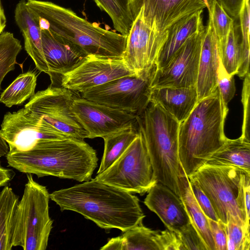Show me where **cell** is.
<instances>
[{
    "instance_id": "74e56055",
    "label": "cell",
    "mask_w": 250,
    "mask_h": 250,
    "mask_svg": "<svg viewBox=\"0 0 250 250\" xmlns=\"http://www.w3.org/2000/svg\"><path fill=\"white\" fill-rule=\"evenodd\" d=\"M192 193L200 208L208 218L218 221L216 212L208 197L200 188L197 182L193 178H189Z\"/></svg>"
},
{
    "instance_id": "e0dca14e",
    "label": "cell",
    "mask_w": 250,
    "mask_h": 250,
    "mask_svg": "<svg viewBox=\"0 0 250 250\" xmlns=\"http://www.w3.org/2000/svg\"><path fill=\"white\" fill-rule=\"evenodd\" d=\"M147 193L145 205L168 230L178 233L191 223L183 201L167 187L157 183Z\"/></svg>"
},
{
    "instance_id": "d590c367",
    "label": "cell",
    "mask_w": 250,
    "mask_h": 250,
    "mask_svg": "<svg viewBox=\"0 0 250 250\" xmlns=\"http://www.w3.org/2000/svg\"><path fill=\"white\" fill-rule=\"evenodd\" d=\"M181 244V250H207L205 244L191 223L176 233Z\"/></svg>"
},
{
    "instance_id": "f546056e",
    "label": "cell",
    "mask_w": 250,
    "mask_h": 250,
    "mask_svg": "<svg viewBox=\"0 0 250 250\" xmlns=\"http://www.w3.org/2000/svg\"><path fill=\"white\" fill-rule=\"evenodd\" d=\"M158 231L143 223L128 229L119 236L122 250H159L156 240Z\"/></svg>"
},
{
    "instance_id": "5b68a950",
    "label": "cell",
    "mask_w": 250,
    "mask_h": 250,
    "mask_svg": "<svg viewBox=\"0 0 250 250\" xmlns=\"http://www.w3.org/2000/svg\"><path fill=\"white\" fill-rule=\"evenodd\" d=\"M26 4L41 28L76 44L87 55L122 58L127 36L104 29L50 1L27 0Z\"/></svg>"
},
{
    "instance_id": "4fadbf2b",
    "label": "cell",
    "mask_w": 250,
    "mask_h": 250,
    "mask_svg": "<svg viewBox=\"0 0 250 250\" xmlns=\"http://www.w3.org/2000/svg\"><path fill=\"white\" fill-rule=\"evenodd\" d=\"M136 75L122 58L87 55L71 70L61 75V86L72 92L83 93L114 80Z\"/></svg>"
},
{
    "instance_id": "2e32d148",
    "label": "cell",
    "mask_w": 250,
    "mask_h": 250,
    "mask_svg": "<svg viewBox=\"0 0 250 250\" xmlns=\"http://www.w3.org/2000/svg\"><path fill=\"white\" fill-rule=\"evenodd\" d=\"M213 0H130L133 19L142 13L145 22L160 31L167 30L181 18L210 6Z\"/></svg>"
},
{
    "instance_id": "60d3db41",
    "label": "cell",
    "mask_w": 250,
    "mask_h": 250,
    "mask_svg": "<svg viewBox=\"0 0 250 250\" xmlns=\"http://www.w3.org/2000/svg\"><path fill=\"white\" fill-rule=\"evenodd\" d=\"M244 204L246 215V224L250 227V174L246 173L244 176Z\"/></svg>"
},
{
    "instance_id": "603a6c76",
    "label": "cell",
    "mask_w": 250,
    "mask_h": 250,
    "mask_svg": "<svg viewBox=\"0 0 250 250\" xmlns=\"http://www.w3.org/2000/svg\"><path fill=\"white\" fill-rule=\"evenodd\" d=\"M206 163L231 166L250 173V142L240 137L235 139L227 138L223 146L210 156Z\"/></svg>"
},
{
    "instance_id": "4dcf8cb0",
    "label": "cell",
    "mask_w": 250,
    "mask_h": 250,
    "mask_svg": "<svg viewBox=\"0 0 250 250\" xmlns=\"http://www.w3.org/2000/svg\"><path fill=\"white\" fill-rule=\"evenodd\" d=\"M225 229L227 250H250V227L240 217L228 212Z\"/></svg>"
},
{
    "instance_id": "f1b7e54d",
    "label": "cell",
    "mask_w": 250,
    "mask_h": 250,
    "mask_svg": "<svg viewBox=\"0 0 250 250\" xmlns=\"http://www.w3.org/2000/svg\"><path fill=\"white\" fill-rule=\"evenodd\" d=\"M97 5L111 18L115 29L127 36L133 24L130 0H94Z\"/></svg>"
},
{
    "instance_id": "cb8c5ba5",
    "label": "cell",
    "mask_w": 250,
    "mask_h": 250,
    "mask_svg": "<svg viewBox=\"0 0 250 250\" xmlns=\"http://www.w3.org/2000/svg\"><path fill=\"white\" fill-rule=\"evenodd\" d=\"M220 60L227 71L233 76L237 74L242 56L239 25L234 20L225 40L217 41Z\"/></svg>"
},
{
    "instance_id": "52a82bcc",
    "label": "cell",
    "mask_w": 250,
    "mask_h": 250,
    "mask_svg": "<svg viewBox=\"0 0 250 250\" xmlns=\"http://www.w3.org/2000/svg\"><path fill=\"white\" fill-rule=\"evenodd\" d=\"M95 179L131 193L145 194L158 182L141 132L121 156Z\"/></svg>"
},
{
    "instance_id": "ab89813d",
    "label": "cell",
    "mask_w": 250,
    "mask_h": 250,
    "mask_svg": "<svg viewBox=\"0 0 250 250\" xmlns=\"http://www.w3.org/2000/svg\"><path fill=\"white\" fill-rule=\"evenodd\" d=\"M215 250H227V234L225 224L219 220L215 221L208 218Z\"/></svg>"
},
{
    "instance_id": "e575fe53",
    "label": "cell",
    "mask_w": 250,
    "mask_h": 250,
    "mask_svg": "<svg viewBox=\"0 0 250 250\" xmlns=\"http://www.w3.org/2000/svg\"><path fill=\"white\" fill-rule=\"evenodd\" d=\"M217 88L225 109L229 111L228 103L233 98L236 91L234 76L229 74L220 60L217 72Z\"/></svg>"
},
{
    "instance_id": "f6af8a7d",
    "label": "cell",
    "mask_w": 250,
    "mask_h": 250,
    "mask_svg": "<svg viewBox=\"0 0 250 250\" xmlns=\"http://www.w3.org/2000/svg\"><path fill=\"white\" fill-rule=\"evenodd\" d=\"M6 25V18L0 0V35L3 32Z\"/></svg>"
},
{
    "instance_id": "30bf717a",
    "label": "cell",
    "mask_w": 250,
    "mask_h": 250,
    "mask_svg": "<svg viewBox=\"0 0 250 250\" xmlns=\"http://www.w3.org/2000/svg\"><path fill=\"white\" fill-rule=\"evenodd\" d=\"M74 98L71 91L50 85L35 93L24 107L59 133L67 137L83 140L88 138V135L73 114Z\"/></svg>"
},
{
    "instance_id": "836d02e7",
    "label": "cell",
    "mask_w": 250,
    "mask_h": 250,
    "mask_svg": "<svg viewBox=\"0 0 250 250\" xmlns=\"http://www.w3.org/2000/svg\"><path fill=\"white\" fill-rule=\"evenodd\" d=\"M208 10L212 19L217 41L225 40L235 19L226 12L217 0H212Z\"/></svg>"
},
{
    "instance_id": "6da1fadb",
    "label": "cell",
    "mask_w": 250,
    "mask_h": 250,
    "mask_svg": "<svg viewBox=\"0 0 250 250\" xmlns=\"http://www.w3.org/2000/svg\"><path fill=\"white\" fill-rule=\"evenodd\" d=\"M49 195L61 211L78 212L106 230L124 232L145 217L137 196L95 178Z\"/></svg>"
},
{
    "instance_id": "ac0fdd59",
    "label": "cell",
    "mask_w": 250,
    "mask_h": 250,
    "mask_svg": "<svg viewBox=\"0 0 250 250\" xmlns=\"http://www.w3.org/2000/svg\"><path fill=\"white\" fill-rule=\"evenodd\" d=\"M41 33L43 51L51 80L55 75H62L72 69L87 56L79 46L48 29L41 28Z\"/></svg>"
},
{
    "instance_id": "3957f363",
    "label": "cell",
    "mask_w": 250,
    "mask_h": 250,
    "mask_svg": "<svg viewBox=\"0 0 250 250\" xmlns=\"http://www.w3.org/2000/svg\"><path fill=\"white\" fill-rule=\"evenodd\" d=\"M228 111L217 88L212 94L198 101L188 116L180 123L179 157L188 178L226 142L224 123Z\"/></svg>"
},
{
    "instance_id": "7a4b0ae2",
    "label": "cell",
    "mask_w": 250,
    "mask_h": 250,
    "mask_svg": "<svg viewBox=\"0 0 250 250\" xmlns=\"http://www.w3.org/2000/svg\"><path fill=\"white\" fill-rule=\"evenodd\" d=\"M6 157L9 166L22 173L81 182L91 179L98 161L96 150L83 140L69 137L45 140Z\"/></svg>"
},
{
    "instance_id": "8fae6325",
    "label": "cell",
    "mask_w": 250,
    "mask_h": 250,
    "mask_svg": "<svg viewBox=\"0 0 250 250\" xmlns=\"http://www.w3.org/2000/svg\"><path fill=\"white\" fill-rule=\"evenodd\" d=\"M167 36V30L160 31L146 24L140 11L127 35L122 59L128 68L139 76L156 65Z\"/></svg>"
},
{
    "instance_id": "484cf974",
    "label": "cell",
    "mask_w": 250,
    "mask_h": 250,
    "mask_svg": "<svg viewBox=\"0 0 250 250\" xmlns=\"http://www.w3.org/2000/svg\"><path fill=\"white\" fill-rule=\"evenodd\" d=\"M37 75L29 71L19 75L1 93L0 102L8 107L21 105L35 94Z\"/></svg>"
},
{
    "instance_id": "7402d4cb",
    "label": "cell",
    "mask_w": 250,
    "mask_h": 250,
    "mask_svg": "<svg viewBox=\"0 0 250 250\" xmlns=\"http://www.w3.org/2000/svg\"><path fill=\"white\" fill-rule=\"evenodd\" d=\"M203 11L199 10L181 18L167 29V38L156 63L157 69L165 66L188 38L204 30Z\"/></svg>"
},
{
    "instance_id": "44dd1931",
    "label": "cell",
    "mask_w": 250,
    "mask_h": 250,
    "mask_svg": "<svg viewBox=\"0 0 250 250\" xmlns=\"http://www.w3.org/2000/svg\"><path fill=\"white\" fill-rule=\"evenodd\" d=\"M150 102L159 105L180 123L188 116L198 102L196 87L153 88Z\"/></svg>"
},
{
    "instance_id": "8992f818",
    "label": "cell",
    "mask_w": 250,
    "mask_h": 250,
    "mask_svg": "<svg viewBox=\"0 0 250 250\" xmlns=\"http://www.w3.org/2000/svg\"><path fill=\"white\" fill-rule=\"evenodd\" d=\"M27 178L14 214L12 245L24 250H45L53 228L49 213L50 194L31 174H27Z\"/></svg>"
},
{
    "instance_id": "9c48e42d",
    "label": "cell",
    "mask_w": 250,
    "mask_h": 250,
    "mask_svg": "<svg viewBox=\"0 0 250 250\" xmlns=\"http://www.w3.org/2000/svg\"><path fill=\"white\" fill-rule=\"evenodd\" d=\"M245 172L231 166L206 163L190 177L197 182L218 218L224 224H226L228 212L240 217L245 223V218L237 202L240 183Z\"/></svg>"
},
{
    "instance_id": "83f0119b",
    "label": "cell",
    "mask_w": 250,
    "mask_h": 250,
    "mask_svg": "<svg viewBox=\"0 0 250 250\" xmlns=\"http://www.w3.org/2000/svg\"><path fill=\"white\" fill-rule=\"evenodd\" d=\"M180 198L185 205L191 223L205 244L207 250H215L208 218L196 202L191 189L189 181L185 188L182 197Z\"/></svg>"
},
{
    "instance_id": "ffe728a7",
    "label": "cell",
    "mask_w": 250,
    "mask_h": 250,
    "mask_svg": "<svg viewBox=\"0 0 250 250\" xmlns=\"http://www.w3.org/2000/svg\"><path fill=\"white\" fill-rule=\"evenodd\" d=\"M15 21L24 41V48L32 59L36 68L49 75V72L43 51L41 28L39 21L26 4L21 0L16 6Z\"/></svg>"
},
{
    "instance_id": "b9f144b4",
    "label": "cell",
    "mask_w": 250,
    "mask_h": 250,
    "mask_svg": "<svg viewBox=\"0 0 250 250\" xmlns=\"http://www.w3.org/2000/svg\"><path fill=\"white\" fill-rule=\"evenodd\" d=\"M226 12L234 19L238 18L244 0H217Z\"/></svg>"
},
{
    "instance_id": "7c38bea8",
    "label": "cell",
    "mask_w": 250,
    "mask_h": 250,
    "mask_svg": "<svg viewBox=\"0 0 250 250\" xmlns=\"http://www.w3.org/2000/svg\"><path fill=\"white\" fill-rule=\"evenodd\" d=\"M0 131L9 154L27 151L45 140L67 137L25 107L7 112Z\"/></svg>"
},
{
    "instance_id": "5bb4252c",
    "label": "cell",
    "mask_w": 250,
    "mask_h": 250,
    "mask_svg": "<svg viewBox=\"0 0 250 250\" xmlns=\"http://www.w3.org/2000/svg\"><path fill=\"white\" fill-rule=\"evenodd\" d=\"M72 111L88 138H104L129 128H138V116L81 97L74 98Z\"/></svg>"
},
{
    "instance_id": "1f68e13d",
    "label": "cell",
    "mask_w": 250,
    "mask_h": 250,
    "mask_svg": "<svg viewBox=\"0 0 250 250\" xmlns=\"http://www.w3.org/2000/svg\"><path fill=\"white\" fill-rule=\"evenodd\" d=\"M21 49L20 41L13 33L3 32L0 35V90L5 76L15 69L17 57Z\"/></svg>"
},
{
    "instance_id": "9a60e30c",
    "label": "cell",
    "mask_w": 250,
    "mask_h": 250,
    "mask_svg": "<svg viewBox=\"0 0 250 250\" xmlns=\"http://www.w3.org/2000/svg\"><path fill=\"white\" fill-rule=\"evenodd\" d=\"M204 31L191 36L165 66L156 69L151 88L196 86Z\"/></svg>"
},
{
    "instance_id": "d4e9b609",
    "label": "cell",
    "mask_w": 250,
    "mask_h": 250,
    "mask_svg": "<svg viewBox=\"0 0 250 250\" xmlns=\"http://www.w3.org/2000/svg\"><path fill=\"white\" fill-rule=\"evenodd\" d=\"M19 197L8 186L0 192V250L12 249V234L15 212Z\"/></svg>"
},
{
    "instance_id": "277c9868",
    "label": "cell",
    "mask_w": 250,
    "mask_h": 250,
    "mask_svg": "<svg viewBox=\"0 0 250 250\" xmlns=\"http://www.w3.org/2000/svg\"><path fill=\"white\" fill-rule=\"evenodd\" d=\"M180 123L159 105L150 102L138 116L141 132L158 183L182 197L189 183L178 153Z\"/></svg>"
},
{
    "instance_id": "ba28073f",
    "label": "cell",
    "mask_w": 250,
    "mask_h": 250,
    "mask_svg": "<svg viewBox=\"0 0 250 250\" xmlns=\"http://www.w3.org/2000/svg\"><path fill=\"white\" fill-rule=\"evenodd\" d=\"M156 69L155 65L139 76L114 80L81 93V97L139 116L150 103V85Z\"/></svg>"
},
{
    "instance_id": "7bdbcfd3",
    "label": "cell",
    "mask_w": 250,
    "mask_h": 250,
    "mask_svg": "<svg viewBox=\"0 0 250 250\" xmlns=\"http://www.w3.org/2000/svg\"><path fill=\"white\" fill-rule=\"evenodd\" d=\"M15 175L13 170L3 167L0 164V187L6 186L13 179Z\"/></svg>"
},
{
    "instance_id": "d6986e66",
    "label": "cell",
    "mask_w": 250,
    "mask_h": 250,
    "mask_svg": "<svg viewBox=\"0 0 250 250\" xmlns=\"http://www.w3.org/2000/svg\"><path fill=\"white\" fill-rule=\"evenodd\" d=\"M219 61L217 38L211 16L208 14V24L203 35L196 83L198 101L210 95L217 89Z\"/></svg>"
},
{
    "instance_id": "ee69618b",
    "label": "cell",
    "mask_w": 250,
    "mask_h": 250,
    "mask_svg": "<svg viewBox=\"0 0 250 250\" xmlns=\"http://www.w3.org/2000/svg\"><path fill=\"white\" fill-rule=\"evenodd\" d=\"M9 151V146L3 138L0 131V158L3 156H6Z\"/></svg>"
},
{
    "instance_id": "d6a6232c",
    "label": "cell",
    "mask_w": 250,
    "mask_h": 250,
    "mask_svg": "<svg viewBox=\"0 0 250 250\" xmlns=\"http://www.w3.org/2000/svg\"><path fill=\"white\" fill-rule=\"evenodd\" d=\"M238 19L239 20L242 56L237 75L240 78H244L250 71V0H244Z\"/></svg>"
},
{
    "instance_id": "8d00e7d4",
    "label": "cell",
    "mask_w": 250,
    "mask_h": 250,
    "mask_svg": "<svg viewBox=\"0 0 250 250\" xmlns=\"http://www.w3.org/2000/svg\"><path fill=\"white\" fill-rule=\"evenodd\" d=\"M250 71L244 77L242 91L241 102L243 107V120L242 134L240 137L244 140L250 142Z\"/></svg>"
},
{
    "instance_id": "4316f807",
    "label": "cell",
    "mask_w": 250,
    "mask_h": 250,
    "mask_svg": "<svg viewBox=\"0 0 250 250\" xmlns=\"http://www.w3.org/2000/svg\"><path fill=\"white\" fill-rule=\"evenodd\" d=\"M138 133V128H129L103 138L104 151L97 174L111 166L124 153Z\"/></svg>"
},
{
    "instance_id": "f35d334b",
    "label": "cell",
    "mask_w": 250,
    "mask_h": 250,
    "mask_svg": "<svg viewBox=\"0 0 250 250\" xmlns=\"http://www.w3.org/2000/svg\"><path fill=\"white\" fill-rule=\"evenodd\" d=\"M159 250H181V244L177 234L168 229L158 231L156 235Z\"/></svg>"
}]
</instances>
